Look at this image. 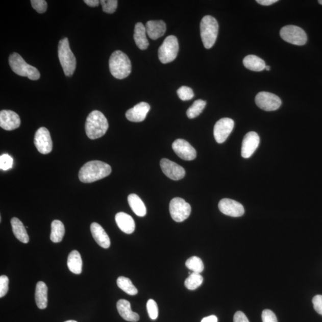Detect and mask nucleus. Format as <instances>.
I'll use <instances>...</instances> for the list:
<instances>
[{
    "instance_id": "f257e3e1",
    "label": "nucleus",
    "mask_w": 322,
    "mask_h": 322,
    "mask_svg": "<svg viewBox=\"0 0 322 322\" xmlns=\"http://www.w3.org/2000/svg\"><path fill=\"white\" fill-rule=\"evenodd\" d=\"M111 172V166L105 162L91 161L81 167L79 177L81 182L90 183L106 178Z\"/></svg>"
},
{
    "instance_id": "f03ea898",
    "label": "nucleus",
    "mask_w": 322,
    "mask_h": 322,
    "mask_svg": "<svg viewBox=\"0 0 322 322\" xmlns=\"http://www.w3.org/2000/svg\"><path fill=\"white\" fill-rule=\"evenodd\" d=\"M109 128V123L105 116L100 111L91 112L86 119L85 130L87 136L92 140L104 136Z\"/></svg>"
},
{
    "instance_id": "7ed1b4c3",
    "label": "nucleus",
    "mask_w": 322,
    "mask_h": 322,
    "mask_svg": "<svg viewBox=\"0 0 322 322\" xmlns=\"http://www.w3.org/2000/svg\"><path fill=\"white\" fill-rule=\"evenodd\" d=\"M109 66L112 75L119 80L126 79L132 72V63L129 58L120 51L112 53Z\"/></svg>"
},
{
    "instance_id": "20e7f679",
    "label": "nucleus",
    "mask_w": 322,
    "mask_h": 322,
    "mask_svg": "<svg viewBox=\"0 0 322 322\" xmlns=\"http://www.w3.org/2000/svg\"><path fill=\"white\" fill-rule=\"evenodd\" d=\"M58 56L65 76L71 77L76 69L77 61L70 48L68 38H64L59 41Z\"/></svg>"
},
{
    "instance_id": "39448f33",
    "label": "nucleus",
    "mask_w": 322,
    "mask_h": 322,
    "mask_svg": "<svg viewBox=\"0 0 322 322\" xmlns=\"http://www.w3.org/2000/svg\"><path fill=\"white\" fill-rule=\"evenodd\" d=\"M201 37L204 47L211 48L216 41L218 33V24L211 16H205L200 24Z\"/></svg>"
},
{
    "instance_id": "423d86ee",
    "label": "nucleus",
    "mask_w": 322,
    "mask_h": 322,
    "mask_svg": "<svg viewBox=\"0 0 322 322\" xmlns=\"http://www.w3.org/2000/svg\"><path fill=\"white\" fill-rule=\"evenodd\" d=\"M9 62L14 72L17 75L27 77L31 80H38L40 78V73L33 66H31L24 61L18 53H13L10 56Z\"/></svg>"
},
{
    "instance_id": "0eeeda50",
    "label": "nucleus",
    "mask_w": 322,
    "mask_h": 322,
    "mask_svg": "<svg viewBox=\"0 0 322 322\" xmlns=\"http://www.w3.org/2000/svg\"><path fill=\"white\" fill-rule=\"evenodd\" d=\"M179 45L178 38L174 35H169L165 39L158 51V57L161 63H170L178 56Z\"/></svg>"
},
{
    "instance_id": "6e6552de",
    "label": "nucleus",
    "mask_w": 322,
    "mask_h": 322,
    "mask_svg": "<svg viewBox=\"0 0 322 322\" xmlns=\"http://www.w3.org/2000/svg\"><path fill=\"white\" fill-rule=\"evenodd\" d=\"M281 38L284 41L293 45H303L306 44L307 36L302 28L294 26H287L280 31Z\"/></svg>"
},
{
    "instance_id": "1a4fd4ad",
    "label": "nucleus",
    "mask_w": 322,
    "mask_h": 322,
    "mask_svg": "<svg viewBox=\"0 0 322 322\" xmlns=\"http://www.w3.org/2000/svg\"><path fill=\"white\" fill-rule=\"evenodd\" d=\"M169 212L173 220L182 222L190 216L191 207L182 198H173L169 204Z\"/></svg>"
},
{
    "instance_id": "9d476101",
    "label": "nucleus",
    "mask_w": 322,
    "mask_h": 322,
    "mask_svg": "<svg viewBox=\"0 0 322 322\" xmlns=\"http://www.w3.org/2000/svg\"><path fill=\"white\" fill-rule=\"evenodd\" d=\"M255 101L258 107L265 111H275L282 105L281 98L278 95L265 91L258 93Z\"/></svg>"
},
{
    "instance_id": "9b49d317",
    "label": "nucleus",
    "mask_w": 322,
    "mask_h": 322,
    "mask_svg": "<svg viewBox=\"0 0 322 322\" xmlns=\"http://www.w3.org/2000/svg\"><path fill=\"white\" fill-rule=\"evenodd\" d=\"M34 144L40 153L48 154L53 148V142L49 131L45 127H41L35 134Z\"/></svg>"
},
{
    "instance_id": "f8f14e48",
    "label": "nucleus",
    "mask_w": 322,
    "mask_h": 322,
    "mask_svg": "<svg viewBox=\"0 0 322 322\" xmlns=\"http://www.w3.org/2000/svg\"><path fill=\"white\" fill-rule=\"evenodd\" d=\"M233 120L229 118H222L214 126V136L218 143H224L234 128Z\"/></svg>"
},
{
    "instance_id": "ddd939ff",
    "label": "nucleus",
    "mask_w": 322,
    "mask_h": 322,
    "mask_svg": "<svg viewBox=\"0 0 322 322\" xmlns=\"http://www.w3.org/2000/svg\"><path fill=\"white\" fill-rule=\"evenodd\" d=\"M173 151L178 157L185 161H192L196 157V151L188 141L177 139L172 144Z\"/></svg>"
},
{
    "instance_id": "4468645a",
    "label": "nucleus",
    "mask_w": 322,
    "mask_h": 322,
    "mask_svg": "<svg viewBox=\"0 0 322 322\" xmlns=\"http://www.w3.org/2000/svg\"><path fill=\"white\" fill-rule=\"evenodd\" d=\"M218 208L222 214L232 217H241L245 213V210L241 204L228 198L220 201Z\"/></svg>"
},
{
    "instance_id": "2eb2a0df",
    "label": "nucleus",
    "mask_w": 322,
    "mask_h": 322,
    "mask_svg": "<svg viewBox=\"0 0 322 322\" xmlns=\"http://www.w3.org/2000/svg\"><path fill=\"white\" fill-rule=\"evenodd\" d=\"M160 165L164 175L171 180H181L185 176V169L168 159H161Z\"/></svg>"
},
{
    "instance_id": "dca6fc26",
    "label": "nucleus",
    "mask_w": 322,
    "mask_h": 322,
    "mask_svg": "<svg viewBox=\"0 0 322 322\" xmlns=\"http://www.w3.org/2000/svg\"><path fill=\"white\" fill-rule=\"evenodd\" d=\"M260 144V137L254 132L247 133L244 137L241 148V155L244 158H249L256 151Z\"/></svg>"
},
{
    "instance_id": "f3484780",
    "label": "nucleus",
    "mask_w": 322,
    "mask_h": 322,
    "mask_svg": "<svg viewBox=\"0 0 322 322\" xmlns=\"http://www.w3.org/2000/svg\"><path fill=\"white\" fill-rule=\"evenodd\" d=\"M19 116L16 112L10 110L0 112V127L7 131H12L19 128L20 126Z\"/></svg>"
},
{
    "instance_id": "a211bd4d",
    "label": "nucleus",
    "mask_w": 322,
    "mask_h": 322,
    "mask_svg": "<svg viewBox=\"0 0 322 322\" xmlns=\"http://www.w3.org/2000/svg\"><path fill=\"white\" fill-rule=\"evenodd\" d=\"M150 109L151 106L147 103L140 102L127 111L126 114V118L130 121L134 122H142L146 119Z\"/></svg>"
},
{
    "instance_id": "6ab92c4d",
    "label": "nucleus",
    "mask_w": 322,
    "mask_h": 322,
    "mask_svg": "<svg viewBox=\"0 0 322 322\" xmlns=\"http://www.w3.org/2000/svg\"><path fill=\"white\" fill-rule=\"evenodd\" d=\"M90 230L92 236L99 246L105 249L110 247V239L104 229L97 222H93L91 225Z\"/></svg>"
},
{
    "instance_id": "aec40b11",
    "label": "nucleus",
    "mask_w": 322,
    "mask_h": 322,
    "mask_svg": "<svg viewBox=\"0 0 322 322\" xmlns=\"http://www.w3.org/2000/svg\"><path fill=\"white\" fill-rule=\"evenodd\" d=\"M115 221L118 228L127 234H132L135 231L136 225L132 216L120 212L115 215Z\"/></svg>"
},
{
    "instance_id": "412c9836",
    "label": "nucleus",
    "mask_w": 322,
    "mask_h": 322,
    "mask_svg": "<svg viewBox=\"0 0 322 322\" xmlns=\"http://www.w3.org/2000/svg\"><path fill=\"white\" fill-rule=\"evenodd\" d=\"M145 27L148 37L153 40L163 36L166 32V24L163 20L148 21Z\"/></svg>"
},
{
    "instance_id": "4be33fe9",
    "label": "nucleus",
    "mask_w": 322,
    "mask_h": 322,
    "mask_svg": "<svg viewBox=\"0 0 322 322\" xmlns=\"http://www.w3.org/2000/svg\"><path fill=\"white\" fill-rule=\"evenodd\" d=\"M118 313L123 319L129 321L137 322L139 320V314L133 312L131 309V304L128 301L119 300L116 304Z\"/></svg>"
},
{
    "instance_id": "5701e85b",
    "label": "nucleus",
    "mask_w": 322,
    "mask_h": 322,
    "mask_svg": "<svg viewBox=\"0 0 322 322\" xmlns=\"http://www.w3.org/2000/svg\"><path fill=\"white\" fill-rule=\"evenodd\" d=\"M146 34V27L143 26V24L140 22L137 23L135 28H134V41H135L137 47L142 51L147 49L148 44H150Z\"/></svg>"
},
{
    "instance_id": "b1692460",
    "label": "nucleus",
    "mask_w": 322,
    "mask_h": 322,
    "mask_svg": "<svg viewBox=\"0 0 322 322\" xmlns=\"http://www.w3.org/2000/svg\"><path fill=\"white\" fill-rule=\"evenodd\" d=\"M47 292L48 288L45 283L38 282L35 289V302L40 309L43 310L47 307Z\"/></svg>"
},
{
    "instance_id": "393cba45",
    "label": "nucleus",
    "mask_w": 322,
    "mask_h": 322,
    "mask_svg": "<svg viewBox=\"0 0 322 322\" xmlns=\"http://www.w3.org/2000/svg\"><path fill=\"white\" fill-rule=\"evenodd\" d=\"M11 225L13 232L16 238L23 243H28L30 240L29 236L22 222L19 218L14 217L11 220Z\"/></svg>"
},
{
    "instance_id": "a878e982",
    "label": "nucleus",
    "mask_w": 322,
    "mask_h": 322,
    "mask_svg": "<svg viewBox=\"0 0 322 322\" xmlns=\"http://www.w3.org/2000/svg\"><path fill=\"white\" fill-rule=\"evenodd\" d=\"M128 202L133 211L139 217H144L146 214V208L142 200L136 194H130Z\"/></svg>"
},
{
    "instance_id": "bb28decb",
    "label": "nucleus",
    "mask_w": 322,
    "mask_h": 322,
    "mask_svg": "<svg viewBox=\"0 0 322 322\" xmlns=\"http://www.w3.org/2000/svg\"><path fill=\"white\" fill-rule=\"evenodd\" d=\"M243 63L247 69L256 72L262 71L265 69V66H266L263 59L255 55L246 56L243 59Z\"/></svg>"
},
{
    "instance_id": "cd10ccee",
    "label": "nucleus",
    "mask_w": 322,
    "mask_h": 322,
    "mask_svg": "<svg viewBox=\"0 0 322 322\" xmlns=\"http://www.w3.org/2000/svg\"><path fill=\"white\" fill-rule=\"evenodd\" d=\"M68 267L70 271L76 275H80L82 272L83 261L80 254L76 250H73L69 255Z\"/></svg>"
},
{
    "instance_id": "c85d7f7f",
    "label": "nucleus",
    "mask_w": 322,
    "mask_h": 322,
    "mask_svg": "<svg viewBox=\"0 0 322 322\" xmlns=\"http://www.w3.org/2000/svg\"><path fill=\"white\" fill-rule=\"evenodd\" d=\"M51 239L53 242H61L65 235V226L62 222L56 220L52 222Z\"/></svg>"
},
{
    "instance_id": "c756f323",
    "label": "nucleus",
    "mask_w": 322,
    "mask_h": 322,
    "mask_svg": "<svg viewBox=\"0 0 322 322\" xmlns=\"http://www.w3.org/2000/svg\"><path fill=\"white\" fill-rule=\"evenodd\" d=\"M117 285L120 289L125 291L127 294L130 295H135L137 294L138 290L133 284L130 279L125 277H119L117 281Z\"/></svg>"
},
{
    "instance_id": "7c9ffc66",
    "label": "nucleus",
    "mask_w": 322,
    "mask_h": 322,
    "mask_svg": "<svg viewBox=\"0 0 322 322\" xmlns=\"http://www.w3.org/2000/svg\"><path fill=\"white\" fill-rule=\"evenodd\" d=\"M207 102L203 100H197L194 101L193 105L187 109L186 114L187 117L193 119L199 116L203 111Z\"/></svg>"
},
{
    "instance_id": "2f4dec72",
    "label": "nucleus",
    "mask_w": 322,
    "mask_h": 322,
    "mask_svg": "<svg viewBox=\"0 0 322 322\" xmlns=\"http://www.w3.org/2000/svg\"><path fill=\"white\" fill-rule=\"evenodd\" d=\"M204 279L200 274L192 272L185 282V285L189 290H195L203 284Z\"/></svg>"
},
{
    "instance_id": "473e14b6",
    "label": "nucleus",
    "mask_w": 322,
    "mask_h": 322,
    "mask_svg": "<svg viewBox=\"0 0 322 322\" xmlns=\"http://www.w3.org/2000/svg\"><path fill=\"white\" fill-rule=\"evenodd\" d=\"M186 266L194 273L201 274L204 270V265L200 257L193 256L186 262Z\"/></svg>"
},
{
    "instance_id": "72a5a7b5",
    "label": "nucleus",
    "mask_w": 322,
    "mask_h": 322,
    "mask_svg": "<svg viewBox=\"0 0 322 322\" xmlns=\"http://www.w3.org/2000/svg\"><path fill=\"white\" fill-rule=\"evenodd\" d=\"M101 3L103 10L106 13H114L117 9L118 1L116 0H102Z\"/></svg>"
},
{
    "instance_id": "f704fd0d",
    "label": "nucleus",
    "mask_w": 322,
    "mask_h": 322,
    "mask_svg": "<svg viewBox=\"0 0 322 322\" xmlns=\"http://www.w3.org/2000/svg\"><path fill=\"white\" fill-rule=\"evenodd\" d=\"M177 93H178L179 98L183 101L191 100L194 97V93L192 88L187 86L180 87Z\"/></svg>"
},
{
    "instance_id": "c9c22d12",
    "label": "nucleus",
    "mask_w": 322,
    "mask_h": 322,
    "mask_svg": "<svg viewBox=\"0 0 322 322\" xmlns=\"http://www.w3.org/2000/svg\"><path fill=\"white\" fill-rule=\"evenodd\" d=\"M147 310L148 316L152 320L157 319L158 316V307L157 303L154 300L150 299L147 303Z\"/></svg>"
},
{
    "instance_id": "e433bc0d",
    "label": "nucleus",
    "mask_w": 322,
    "mask_h": 322,
    "mask_svg": "<svg viewBox=\"0 0 322 322\" xmlns=\"http://www.w3.org/2000/svg\"><path fill=\"white\" fill-rule=\"evenodd\" d=\"M13 159L8 154H4L0 157V168L7 171L13 167Z\"/></svg>"
},
{
    "instance_id": "4c0bfd02",
    "label": "nucleus",
    "mask_w": 322,
    "mask_h": 322,
    "mask_svg": "<svg viewBox=\"0 0 322 322\" xmlns=\"http://www.w3.org/2000/svg\"><path fill=\"white\" fill-rule=\"evenodd\" d=\"M32 6L38 13H44L47 9V2L44 0H32Z\"/></svg>"
},
{
    "instance_id": "58836bf2",
    "label": "nucleus",
    "mask_w": 322,
    "mask_h": 322,
    "mask_svg": "<svg viewBox=\"0 0 322 322\" xmlns=\"http://www.w3.org/2000/svg\"><path fill=\"white\" fill-rule=\"evenodd\" d=\"M9 278L5 275L0 277V297L3 298L8 292L9 290Z\"/></svg>"
},
{
    "instance_id": "ea45409f",
    "label": "nucleus",
    "mask_w": 322,
    "mask_h": 322,
    "mask_svg": "<svg viewBox=\"0 0 322 322\" xmlns=\"http://www.w3.org/2000/svg\"><path fill=\"white\" fill-rule=\"evenodd\" d=\"M261 317L263 322H278L275 314L270 310H264L262 313Z\"/></svg>"
},
{
    "instance_id": "a19ab883",
    "label": "nucleus",
    "mask_w": 322,
    "mask_h": 322,
    "mask_svg": "<svg viewBox=\"0 0 322 322\" xmlns=\"http://www.w3.org/2000/svg\"><path fill=\"white\" fill-rule=\"evenodd\" d=\"M314 309L316 312L322 316V295H317L312 300Z\"/></svg>"
},
{
    "instance_id": "79ce46f5",
    "label": "nucleus",
    "mask_w": 322,
    "mask_h": 322,
    "mask_svg": "<svg viewBox=\"0 0 322 322\" xmlns=\"http://www.w3.org/2000/svg\"><path fill=\"white\" fill-rule=\"evenodd\" d=\"M233 321L234 322H250L249 320L242 311H237L233 317Z\"/></svg>"
},
{
    "instance_id": "37998d69",
    "label": "nucleus",
    "mask_w": 322,
    "mask_h": 322,
    "mask_svg": "<svg viewBox=\"0 0 322 322\" xmlns=\"http://www.w3.org/2000/svg\"><path fill=\"white\" fill-rule=\"evenodd\" d=\"M278 0H257V2L261 5L268 6L277 3Z\"/></svg>"
},
{
    "instance_id": "c03bdc74",
    "label": "nucleus",
    "mask_w": 322,
    "mask_h": 322,
    "mask_svg": "<svg viewBox=\"0 0 322 322\" xmlns=\"http://www.w3.org/2000/svg\"><path fill=\"white\" fill-rule=\"evenodd\" d=\"M84 2L88 6L92 7V8L98 6L99 3H101V2L98 1V0H84Z\"/></svg>"
},
{
    "instance_id": "a18cd8bd",
    "label": "nucleus",
    "mask_w": 322,
    "mask_h": 322,
    "mask_svg": "<svg viewBox=\"0 0 322 322\" xmlns=\"http://www.w3.org/2000/svg\"><path fill=\"white\" fill-rule=\"evenodd\" d=\"M201 322H218V318L214 315L204 317Z\"/></svg>"
},
{
    "instance_id": "49530a36",
    "label": "nucleus",
    "mask_w": 322,
    "mask_h": 322,
    "mask_svg": "<svg viewBox=\"0 0 322 322\" xmlns=\"http://www.w3.org/2000/svg\"><path fill=\"white\" fill-rule=\"evenodd\" d=\"M265 70H267V71H269V70H270V66H265Z\"/></svg>"
},
{
    "instance_id": "de8ad7c7",
    "label": "nucleus",
    "mask_w": 322,
    "mask_h": 322,
    "mask_svg": "<svg viewBox=\"0 0 322 322\" xmlns=\"http://www.w3.org/2000/svg\"><path fill=\"white\" fill-rule=\"evenodd\" d=\"M65 322H78V321H77L76 320H67V321H65Z\"/></svg>"
},
{
    "instance_id": "09e8293b",
    "label": "nucleus",
    "mask_w": 322,
    "mask_h": 322,
    "mask_svg": "<svg viewBox=\"0 0 322 322\" xmlns=\"http://www.w3.org/2000/svg\"><path fill=\"white\" fill-rule=\"evenodd\" d=\"M318 3H319V4L322 5V0H320V1H318Z\"/></svg>"
}]
</instances>
